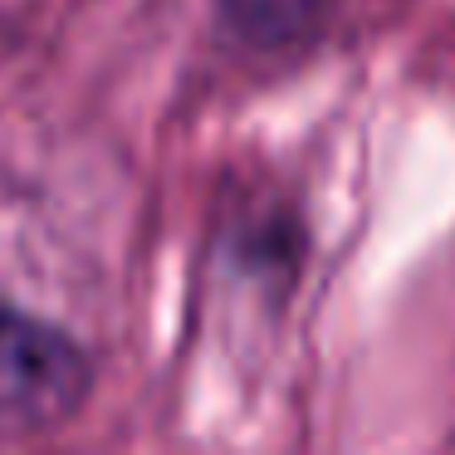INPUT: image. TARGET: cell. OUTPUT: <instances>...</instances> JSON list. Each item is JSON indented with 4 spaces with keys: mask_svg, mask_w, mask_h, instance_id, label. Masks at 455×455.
<instances>
[{
    "mask_svg": "<svg viewBox=\"0 0 455 455\" xmlns=\"http://www.w3.org/2000/svg\"><path fill=\"white\" fill-rule=\"evenodd\" d=\"M89 396V357L64 328L0 299V421L50 426Z\"/></svg>",
    "mask_w": 455,
    "mask_h": 455,
    "instance_id": "obj_1",
    "label": "cell"
},
{
    "mask_svg": "<svg viewBox=\"0 0 455 455\" xmlns=\"http://www.w3.org/2000/svg\"><path fill=\"white\" fill-rule=\"evenodd\" d=\"M323 5L328 0H220V15L250 50H289L323 20Z\"/></svg>",
    "mask_w": 455,
    "mask_h": 455,
    "instance_id": "obj_2",
    "label": "cell"
}]
</instances>
